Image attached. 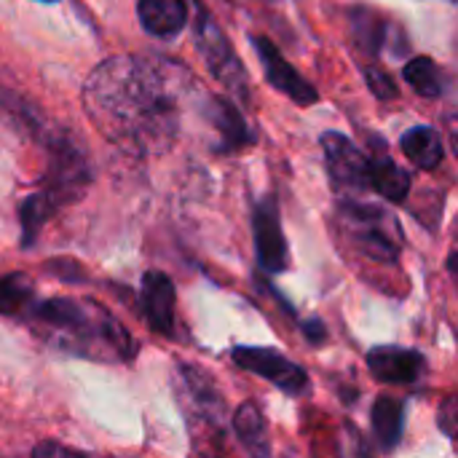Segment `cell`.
<instances>
[{"label": "cell", "instance_id": "7", "mask_svg": "<svg viewBox=\"0 0 458 458\" xmlns=\"http://www.w3.org/2000/svg\"><path fill=\"white\" fill-rule=\"evenodd\" d=\"M344 212L349 217V223L354 225V242L357 247L381 263H394L400 255V247L394 244V239L389 236L386 225H392V220L386 217L384 209L370 207V204H344Z\"/></svg>", "mask_w": 458, "mask_h": 458}, {"label": "cell", "instance_id": "16", "mask_svg": "<svg viewBox=\"0 0 458 458\" xmlns=\"http://www.w3.org/2000/svg\"><path fill=\"white\" fill-rule=\"evenodd\" d=\"M233 429L244 445L250 458H271L268 445V432H266V419L255 403H244L233 413Z\"/></svg>", "mask_w": 458, "mask_h": 458}, {"label": "cell", "instance_id": "21", "mask_svg": "<svg viewBox=\"0 0 458 458\" xmlns=\"http://www.w3.org/2000/svg\"><path fill=\"white\" fill-rule=\"evenodd\" d=\"M403 78L411 83V89L427 99H437L443 97V72L435 64V59L429 56H413L405 67H403Z\"/></svg>", "mask_w": 458, "mask_h": 458}, {"label": "cell", "instance_id": "1", "mask_svg": "<svg viewBox=\"0 0 458 458\" xmlns=\"http://www.w3.org/2000/svg\"><path fill=\"white\" fill-rule=\"evenodd\" d=\"M83 105L113 142L150 150L172 140L174 97L166 81L140 59L102 62L83 86Z\"/></svg>", "mask_w": 458, "mask_h": 458}, {"label": "cell", "instance_id": "10", "mask_svg": "<svg viewBox=\"0 0 458 458\" xmlns=\"http://www.w3.org/2000/svg\"><path fill=\"white\" fill-rule=\"evenodd\" d=\"M140 298H142V314H145V322L150 325V330H156L161 335H172L174 333V306H177L174 282L164 271H148L142 276Z\"/></svg>", "mask_w": 458, "mask_h": 458}, {"label": "cell", "instance_id": "15", "mask_svg": "<svg viewBox=\"0 0 458 458\" xmlns=\"http://www.w3.org/2000/svg\"><path fill=\"white\" fill-rule=\"evenodd\" d=\"M349 27H352L354 46L365 56H378L381 54L389 24H386V19L378 11H373L368 5H354L349 11Z\"/></svg>", "mask_w": 458, "mask_h": 458}, {"label": "cell", "instance_id": "3", "mask_svg": "<svg viewBox=\"0 0 458 458\" xmlns=\"http://www.w3.org/2000/svg\"><path fill=\"white\" fill-rule=\"evenodd\" d=\"M193 32H196V46L199 54L204 56L209 72L239 99H250V83H247V70L239 62L231 40L225 38V32L220 30V24L215 21V16L196 3V21H193Z\"/></svg>", "mask_w": 458, "mask_h": 458}, {"label": "cell", "instance_id": "6", "mask_svg": "<svg viewBox=\"0 0 458 458\" xmlns=\"http://www.w3.org/2000/svg\"><path fill=\"white\" fill-rule=\"evenodd\" d=\"M322 150H325L327 172L338 188H349V191L370 188V158L346 134L325 131Z\"/></svg>", "mask_w": 458, "mask_h": 458}, {"label": "cell", "instance_id": "24", "mask_svg": "<svg viewBox=\"0 0 458 458\" xmlns=\"http://www.w3.org/2000/svg\"><path fill=\"white\" fill-rule=\"evenodd\" d=\"M32 458H89L86 454L75 451V448H67V445H59L54 440H43L40 445H35Z\"/></svg>", "mask_w": 458, "mask_h": 458}, {"label": "cell", "instance_id": "17", "mask_svg": "<svg viewBox=\"0 0 458 458\" xmlns=\"http://www.w3.org/2000/svg\"><path fill=\"white\" fill-rule=\"evenodd\" d=\"M370 424H373V435L381 451H394L400 445L403 437V427H405V408L400 400L394 397H381L373 405L370 413Z\"/></svg>", "mask_w": 458, "mask_h": 458}, {"label": "cell", "instance_id": "12", "mask_svg": "<svg viewBox=\"0 0 458 458\" xmlns=\"http://www.w3.org/2000/svg\"><path fill=\"white\" fill-rule=\"evenodd\" d=\"M137 13L153 38H174L188 24V0H140Z\"/></svg>", "mask_w": 458, "mask_h": 458}, {"label": "cell", "instance_id": "5", "mask_svg": "<svg viewBox=\"0 0 458 458\" xmlns=\"http://www.w3.org/2000/svg\"><path fill=\"white\" fill-rule=\"evenodd\" d=\"M231 360L244 368L247 373H255L260 378H266L268 384H274L276 389H282L290 397H301L311 389V381L306 376V370L301 365H295L293 360L282 357L276 349H263V346H236L231 352Z\"/></svg>", "mask_w": 458, "mask_h": 458}, {"label": "cell", "instance_id": "20", "mask_svg": "<svg viewBox=\"0 0 458 458\" xmlns=\"http://www.w3.org/2000/svg\"><path fill=\"white\" fill-rule=\"evenodd\" d=\"M56 212H59V209L54 207V201H51L43 191H38V193L27 196V199L21 201V207H19L21 244H24V247H32V244H35V239H38V233H40V228L46 225V220H48V217H54Z\"/></svg>", "mask_w": 458, "mask_h": 458}, {"label": "cell", "instance_id": "9", "mask_svg": "<svg viewBox=\"0 0 458 458\" xmlns=\"http://www.w3.org/2000/svg\"><path fill=\"white\" fill-rule=\"evenodd\" d=\"M252 233H255V252L260 268L268 274H282L287 268V239L282 233L279 207L274 199H263L255 207Z\"/></svg>", "mask_w": 458, "mask_h": 458}, {"label": "cell", "instance_id": "14", "mask_svg": "<svg viewBox=\"0 0 458 458\" xmlns=\"http://www.w3.org/2000/svg\"><path fill=\"white\" fill-rule=\"evenodd\" d=\"M400 148L403 153L408 156V161L416 166V169H424V172H432L443 164L445 158V148H443V140L437 134V129L432 126H411L403 140H400Z\"/></svg>", "mask_w": 458, "mask_h": 458}, {"label": "cell", "instance_id": "2", "mask_svg": "<svg viewBox=\"0 0 458 458\" xmlns=\"http://www.w3.org/2000/svg\"><path fill=\"white\" fill-rule=\"evenodd\" d=\"M30 327L54 349L94 362H131L137 354L126 327L97 301L89 298H48L35 301L24 314Z\"/></svg>", "mask_w": 458, "mask_h": 458}, {"label": "cell", "instance_id": "28", "mask_svg": "<svg viewBox=\"0 0 458 458\" xmlns=\"http://www.w3.org/2000/svg\"><path fill=\"white\" fill-rule=\"evenodd\" d=\"M43 3H54V0H43Z\"/></svg>", "mask_w": 458, "mask_h": 458}, {"label": "cell", "instance_id": "13", "mask_svg": "<svg viewBox=\"0 0 458 458\" xmlns=\"http://www.w3.org/2000/svg\"><path fill=\"white\" fill-rule=\"evenodd\" d=\"M209 118H212L215 129L223 137L220 150L231 153V150H242V148H247V145L255 142V134H252L247 118L242 115V110L231 99L212 97V102H209Z\"/></svg>", "mask_w": 458, "mask_h": 458}, {"label": "cell", "instance_id": "4", "mask_svg": "<svg viewBox=\"0 0 458 458\" xmlns=\"http://www.w3.org/2000/svg\"><path fill=\"white\" fill-rule=\"evenodd\" d=\"M89 180H91V172H89L83 153L75 145H70L67 140L54 142L48 172H46V185H43V193L54 201V207L62 209V207L78 201L83 196Z\"/></svg>", "mask_w": 458, "mask_h": 458}, {"label": "cell", "instance_id": "11", "mask_svg": "<svg viewBox=\"0 0 458 458\" xmlns=\"http://www.w3.org/2000/svg\"><path fill=\"white\" fill-rule=\"evenodd\" d=\"M368 368L381 384H413L424 376L427 360L416 349L378 346L368 354Z\"/></svg>", "mask_w": 458, "mask_h": 458}, {"label": "cell", "instance_id": "8", "mask_svg": "<svg viewBox=\"0 0 458 458\" xmlns=\"http://www.w3.org/2000/svg\"><path fill=\"white\" fill-rule=\"evenodd\" d=\"M252 46L263 62V72H266V81L284 97H290L295 105H314L319 99V91L284 59V54L276 48V43L266 35H252Z\"/></svg>", "mask_w": 458, "mask_h": 458}, {"label": "cell", "instance_id": "25", "mask_svg": "<svg viewBox=\"0 0 458 458\" xmlns=\"http://www.w3.org/2000/svg\"><path fill=\"white\" fill-rule=\"evenodd\" d=\"M303 335L311 346H322L327 341V330H325V322L319 317H311L303 322Z\"/></svg>", "mask_w": 458, "mask_h": 458}, {"label": "cell", "instance_id": "27", "mask_svg": "<svg viewBox=\"0 0 458 458\" xmlns=\"http://www.w3.org/2000/svg\"><path fill=\"white\" fill-rule=\"evenodd\" d=\"M454 145H456V156H458V137H454Z\"/></svg>", "mask_w": 458, "mask_h": 458}, {"label": "cell", "instance_id": "23", "mask_svg": "<svg viewBox=\"0 0 458 458\" xmlns=\"http://www.w3.org/2000/svg\"><path fill=\"white\" fill-rule=\"evenodd\" d=\"M437 421H440V429L454 440V445H456V451H458V394L448 397V400L440 405V416H437Z\"/></svg>", "mask_w": 458, "mask_h": 458}, {"label": "cell", "instance_id": "18", "mask_svg": "<svg viewBox=\"0 0 458 458\" xmlns=\"http://www.w3.org/2000/svg\"><path fill=\"white\" fill-rule=\"evenodd\" d=\"M370 188L386 201L400 204L411 193V174L392 158H376L370 161Z\"/></svg>", "mask_w": 458, "mask_h": 458}, {"label": "cell", "instance_id": "19", "mask_svg": "<svg viewBox=\"0 0 458 458\" xmlns=\"http://www.w3.org/2000/svg\"><path fill=\"white\" fill-rule=\"evenodd\" d=\"M35 306V287L24 274L0 276V314L24 317Z\"/></svg>", "mask_w": 458, "mask_h": 458}, {"label": "cell", "instance_id": "22", "mask_svg": "<svg viewBox=\"0 0 458 458\" xmlns=\"http://www.w3.org/2000/svg\"><path fill=\"white\" fill-rule=\"evenodd\" d=\"M365 81H368V89L373 91V97L381 99V102H392L400 94L397 86H394V78L386 70L376 67V64H368L365 67Z\"/></svg>", "mask_w": 458, "mask_h": 458}, {"label": "cell", "instance_id": "26", "mask_svg": "<svg viewBox=\"0 0 458 458\" xmlns=\"http://www.w3.org/2000/svg\"><path fill=\"white\" fill-rule=\"evenodd\" d=\"M448 271H451V276L456 279L458 284V252H454V255L448 258Z\"/></svg>", "mask_w": 458, "mask_h": 458}]
</instances>
